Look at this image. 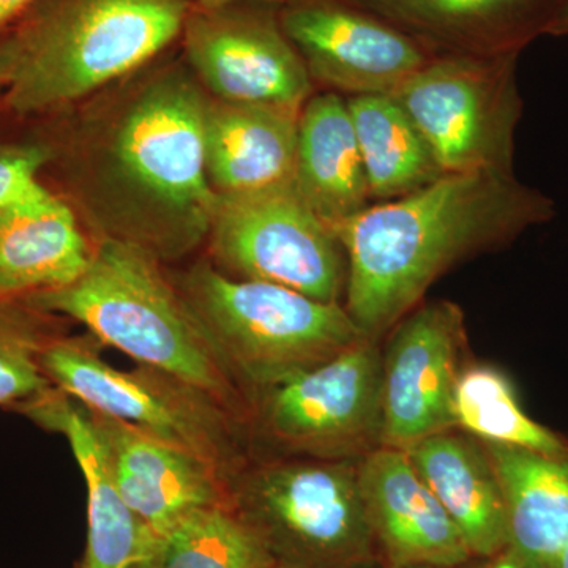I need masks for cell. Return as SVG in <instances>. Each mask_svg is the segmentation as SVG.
I'll list each match as a JSON object with an SVG mask.
<instances>
[{
	"label": "cell",
	"mask_w": 568,
	"mask_h": 568,
	"mask_svg": "<svg viewBox=\"0 0 568 568\" xmlns=\"http://www.w3.org/2000/svg\"><path fill=\"white\" fill-rule=\"evenodd\" d=\"M406 454L473 556H503L508 541L506 499L487 447L444 432L426 437Z\"/></svg>",
	"instance_id": "obj_20"
},
{
	"label": "cell",
	"mask_w": 568,
	"mask_h": 568,
	"mask_svg": "<svg viewBox=\"0 0 568 568\" xmlns=\"http://www.w3.org/2000/svg\"><path fill=\"white\" fill-rule=\"evenodd\" d=\"M280 20L312 81L338 95H392L429 59L416 40L347 0H290Z\"/></svg>",
	"instance_id": "obj_13"
},
{
	"label": "cell",
	"mask_w": 568,
	"mask_h": 568,
	"mask_svg": "<svg viewBox=\"0 0 568 568\" xmlns=\"http://www.w3.org/2000/svg\"><path fill=\"white\" fill-rule=\"evenodd\" d=\"M407 568H463L462 567H407Z\"/></svg>",
	"instance_id": "obj_33"
},
{
	"label": "cell",
	"mask_w": 568,
	"mask_h": 568,
	"mask_svg": "<svg viewBox=\"0 0 568 568\" xmlns=\"http://www.w3.org/2000/svg\"><path fill=\"white\" fill-rule=\"evenodd\" d=\"M29 302L84 325L93 338L138 365L192 384L246 426L252 398L194 320L164 265L148 253L97 241L80 278Z\"/></svg>",
	"instance_id": "obj_4"
},
{
	"label": "cell",
	"mask_w": 568,
	"mask_h": 568,
	"mask_svg": "<svg viewBox=\"0 0 568 568\" xmlns=\"http://www.w3.org/2000/svg\"><path fill=\"white\" fill-rule=\"evenodd\" d=\"M36 0H0V33L9 31Z\"/></svg>",
	"instance_id": "obj_29"
},
{
	"label": "cell",
	"mask_w": 568,
	"mask_h": 568,
	"mask_svg": "<svg viewBox=\"0 0 568 568\" xmlns=\"http://www.w3.org/2000/svg\"><path fill=\"white\" fill-rule=\"evenodd\" d=\"M467 343L465 313L435 301L394 325L383 353L381 447L409 450L455 425V392Z\"/></svg>",
	"instance_id": "obj_12"
},
{
	"label": "cell",
	"mask_w": 568,
	"mask_h": 568,
	"mask_svg": "<svg viewBox=\"0 0 568 568\" xmlns=\"http://www.w3.org/2000/svg\"><path fill=\"white\" fill-rule=\"evenodd\" d=\"M484 446L507 508V548L493 568H549L568 541V457Z\"/></svg>",
	"instance_id": "obj_21"
},
{
	"label": "cell",
	"mask_w": 568,
	"mask_h": 568,
	"mask_svg": "<svg viewBox=\"0 0 568 568\" xmlns=\"http://www.w3.org/2000/svg\"><path fill=\"white\" fill-rule=\"evenodd\" d=\"M556 203L517 175L444 174L335 227L347 257L345 308L377 339L452 265L551 222Z\"/></svg>",
	"instance_id": "obj_2"
},
{
	"label": "cell",
	"mask_w": 568,
	"mask_h": 568,
	"mask_svg": "<svg viewBox=\"0 0 568 568\" xmlns=\"http://www.w3.org/2000/svg\"><path fill=\"white\" fill-rule=\"evenodd\" d=\"M193 2L204 7H219L226 6V3L245 2V0H193ZM257 2L286 3L290 2V0H257Z\"/></svg>",
	"instance_id": "obj_31"
},
{
	"label": "cell",
	"mask_w": 568,
	"mask_h": 568,
	"mask_svg": "<svg viewBox=\"0 0 568 568\" xmlns=\"http://www.w3.org/2000/svg\"><path fill=\"white\" fill-rule=\"evenodd\" d=\"M21 132H9L7 123L0 126V204L13 203L33 196L47 189L40 181L48 162L47 145L26 122H18Z\"/></svg>",
	"instance_id": "obj_27"
},
{
	"label": "cell",
	"mask_w": 568,
	"mask_h": 568,
	"mask_svg": "<svg viewBox=\"0 0 568 568\" xmlns=\"http://www.w3.org/2000/svg\"><path fill=\"white\" fill-rule=\"evenodd\" d=\"M294 186L334 230L368 207L372 197L346 97L320 92L302 108Z\"/></svg>",
	"instance_id": "obj_22"
},
{
	"label": "cell",
	"mask_w": 568,
	"mask_h": 568,
	"mask_svg": "<svg viewBox=\"0 0 568 568\" xmlns=\"http://www.w3.org/2000/svg\"><path fill=\"white\" fill-rule=\"evenodd\" d=\"M455 425L485 444L525 448L548 457H568V440L529 417L515 388L493 366H469L455 392Z\"/></svg>",
	"instance_id": "obj_24"
},
{
	"label": "cell",
	"mask_w": 568,
	"mask_h": 568,
	"mask_svg": "<svg viewBox=\"0 0 568 568\" xmlns=\"http://www.w3.org/2000/svg\"><path fill=\"white\" fill-rule=\"evenodd\" d=\"M250 454L263 458L358 462L381 447L383 353L364 338L325 364L252 399L246 422Z\"/></svg>",
	"instance_id": "obj_8"
},
{
	"label": "cell",
	"mask_w": 568,
	"mask_h": 568,
	"mask_svg": "<svg viewBox=\"0 0 568 568\" xmlns=\"http://www.w3.org/2000/svg\"><path fill=\"white\" fill-rule=\"evenodd\" d=\"M301 112L209 97L204 155L216 196H241L294 183Z\"/></svg>",
	"instance_id": "obj_19"
},
{
	"label": "cell",
	"mask_w": 568,
	"mask_h": 568,
	"mask_svg": "<svg viewBox=\"0 0 568 568\" xmlns=\"http://www.w3.org/2000/svg\"><path fill=\"white\" fill-rule=\"evenodd\" d=\"M207 257L224 275L276 284L325 304H342L347 257L334 227L291 185L216 196Z\"/></svg>",
	"instance_id": "obj_10"
},
{
	"label": "cell",
	"mask_w": 568,
	"mask_h": 568,
	"mask_svg": "<svg viewBox=\"0 0 568 568\" xmlns=\"http://www.w3.org/2000/svg\"><path fill=\"white\" fill-rule=\"evenodd\" d=\"M171 278L250 398L369 338L345 305L224 275L207 256Z\"/></svg>",
	"instance_id": "obj_5"
},
{
	"label": "cell",
	"mask_w": 568,
	"mask_h": 568,
	"mask_svg": "<svg viewBox=\"0 0 568 568\" xmlns=\"http://www.w3.org/2000/svg\"><path fill=\"white\" fill-rule=\"evenodd\" d=\"M67 323L29 301L0 298V409L21 414L54 388L41 355Z\"/></svg>",
	"instance_id": "obj_25"
},
{
	"label": "cell",
	"mask_w": 568,
	"mask_h": 568,
	"mask_svg": "<svg viewBox=\"0 0 568 568\" xmlns=\"http://www.w3.org/2000/svg\"><path fill=\"white\" fill-rule=\"evenodd\" d=\"M346 102L372 200H398L443 178L424 136L394 97L358 95Z\"/></svg>",
	"instance_id": "obj_23"
},
{
	"label": "cell",
	"mask_w": 568,
	"mask_h": 568,
	"mask_svg": "<svg viewBox=\"0 0 568 568\" xmlns=\"http://www.w3.org/2000/svg\"><path fill=\"white\" fill-rule=\"evenodd\" d=\"M21 416L65 437L88 487V547L82 568H149L159 534L129 507L108 465L88 410L58 387Z\"/></svg>",
	"instance_id": "obj_17"
},
{
	"label": "cell",
	"mask_w": 568,
	"mask_h": 568,
	"mask_svg": "<svg viewBox=\"0 0 568 568\" xmlns=\"http://www.w3.org/2000/svg\"><path fill=\"white\" fill-rule=\"evenodd\" d=\"M231 508L272 568H361L375 551L358 462L250 458Z\"/></svg>",
	"instance_id": "obj_6"
},
{
	"label": "cell",
	"mask_w": 568,
	"mask_h": 568,
	"mask_svg": "<svg viewBox=\"0 0 568 568\" xmlns=\"http://www.w3.org/2000/svg\"><path fill=\"white\" fill-rule=\"evenodd\" d=\"M193 0H36L10 29L7 122L84 103L179 43Z\"/></svg>",
	"instance_id": "obj_3"
},
{
	"label": "cell",
	"mask_w": 568,
	"mask_h": 568,
	"mask_svg": "<svg viewBox=\"0 0 568 568\" xmlns=\"http://www.w3.org/2000/svg\"><path fill=\"white\" fill-rule=\"evenodd\" d=\"M93 250L77 213L48 186L0 204V298L29 301L73 283Z\"/></svg>",
	"instance_id": "obj_18"
},
{
	"label": "cell",
	"mask_w": 568,
	"mask_h": 568,
	"mask_svg": "<svg viewBox=\"0 0 568 568\" xmlns=\"http://www.w3.org/2000/svg\"><path fill=\"white\" fill-rule=\"evenodd\" d=\"M358 484L376 545L392 568L462 567L473 558L405 450L379 447L358 459Z\"/></svg>",
	"instance_id": "obj_15"
},
{
	"label": "cell",
	"mask_w": 568,
	"mask_h": 568,
	"mask_svg": "<svg viewBox=\"0 0 568 568\" xmlns=\"http://www.w3.org/2000/svg\"><path fill=\"white\" fill-rule=\"evenodd\" d=\"M149 568H272L260 541L231 507H205L159 536Z\"/></svg>",
	"instance_id": "obj_26"
},
{
	"label": "cell",
	"mask_w": 568,
	"mask_h": 568,
	"mask_svg": "<svg viewBox=\"0 0 568 568\" xmlns=\"http://www.w3.org/2000/svg\"><path fill=\"white\" fill-rule=\"evenodd\" d=\"M80 568H82V567L80 566Z\"/></svg>",
	"instance_id": "obj_34"
},
{
	"label": "cell",
	"mask_w": 568,
	"mask_h": 568,
	"mask_svg": "<svg viewBox=\"0 0 568 568\" xmlns=\"http://www.w3.org/2000/svg\"><path fill=\"white\" fill-rule=\"evenodd\" d=\"M549 568H568V541L566 547L560 549L559 555L556 556Z\"/></svg>",
	"instance_id": "obj_32"
},
{
	"label": "cell",
	"mask_w": 568,
	"mask_h": 568,
	"mask_svg": "<svg viewBox=\"0 0 568 568\" xmlns=\"http://www.w3.org/2000/svg\"><path fill=\"white\" fill-rule=\"evenodd\" d=\"M547 36L566 37L568 36V0L560 7L555 20L549 24Z\"/></svg>",
	"instance_id": "obj_30"
},
{
	"label": "cell",
	"mask_w": 568,
	"mask_h": 568,
	"mask_svg": "<svg viewBox=\"0 0 568 568\" xmlns=\"http://www.w3.org/2000/svg\"><path fill=\"white\" fill-rule=\"evenodd\" d=\"M518 59L435 55L392 93L444 174L515 175Z\"/></svg>",
	"instance_id": "obj_9"
},
{
	"label": "cell",
	"mask_w": 568,
	"mask_h": 568,
	"mask_svg": "<svg viewBox=\"0 0 568 568\" xmlns=\"http://www.w3.org/2000/svg\"><path fill=\"white\" fill-rule=\"evenodd\" d=\"M100 345L67 332L41 355L44 375L89 410L207 459L231 484L252 458L246 426L185 381L151 366L115 368Z\"/></svg>",
	"instance_id": "obj_7"
},
{
	"label": "cell",
	"mask_w": 568,
	"mask_h": 568,
	"mask_svg": "<svg viewBox=\"0 0 568 568\" xmlns=\"http://www.w3.org/2000/svg\"><path fill=\"white\" fill-rule=\"evenodd\" d=\"M85 410L119 491L153 532L162 536L200 508L231 507L230 480L207 459Z\"/></svg>",
	"instance_id": "obj_14"
},
{
	"label": "cell",
	"mask_w": 568,
	"mask_h": 568,
	"mask_svg": "<svg viewBox=\"0 0 568 568\" xmlns=\"http://www.w3.org/2000/svg\"><path fill=\"white\" fill-rule=\"evenodd\" d=\"M432 55L521 54L547 36L566 0H347Z\"/></svg>",
	"instance_id": "obj_16"
},
{
	"label": "cell",
	"mask_w": 568,
	"mask_h": 568,
	"mask_svg": "<svg viewBox=\"0 0 568 568\" xmlns=\"http://www.w3.org/2000/svg\"><path fill=\"white\" fill-rule=\"evenodd\" d=\"M11 44L10 29L0 33V126L7 122L6 118V95L9 88Z\"/></svg>",
	"instance_id": "obj_28"
},
{
	"label": "cell",
	"mask_w": 568,
	"mask_h": 568,
	"mask_svg": "<svg viewBox=\"0 0 568 568\" xmlns=\"http://www.w3.org/2000/svg\"><path fill=\"white\" fill-rule=\"evenodd\" d=\"M78 114L26 121L47 145L40 181L95 239L173 264L207 242L216 194L204 155L209 95L182 54L97 93Z\"/></svg>",
	"instance_id": "obj_1"
},
{
	"label": "cell",
	"mask_w": 568,
	"mask_h": 568,
	"mask_svg": "<svg viewBox=\"0 0 568 568\" xmlns=\"http://www.w3.org/2000/svg\"><path fill=\"white\" fill-rule=\"evenodd\" d=\"M282 6L257 0L219 7L193 2L179 47L211 99L301 112L315 95L304 59L284 32Z\"/></svg>",
	"instance_id": "obj_11"
}]
</instances>
